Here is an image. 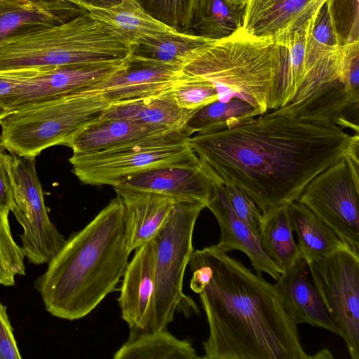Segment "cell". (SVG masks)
<instances>
[{
    "label": "cell",
    "instance_id": "obj_28",
    "mask_svg": "<svg viewBox=\"0 0 359 359\" xmlns=\"http://www.w3.org/2000/svg\"><path fill=\"white\" fill-rule=\"evenodd\" d=\"M114 359H198L187 340L175 337L166 329L129 337L114 354Z\"/></svg>",
    "mask_w": 359,
    "mask_h": 359
},
{
    "label": "cell",
    "instance_id": "obj_19",
    "mask_svg": "<svg viewBox=\"0 0 359 359\" xmlns=\"http://www.w3.org/2000/svg\"><path fill=\"white\" fill-rule=\"evenodd\" d=\"M114 189L123 206L128 246L132 252L156 236L178 199L147 191Z\"/></svg>",
    "mask_w": 359,
    "mask_h": 359
},
{
    "label": "cell",
    "instance_id": "obj_40",
    "mask_svg": "<svg viewBox=\"0 0 359 359\" xmlns=\"http://www.w3.org/2000/svg\"><path fill=\"white\" fill-rule=\"evenodd\" d=\"M311 358H333V356L328 349H323L316 354L311 355Z\"/></svg>",
    "mask_w": 359,
    "mask_h": 359
},
{
    "label": "cell",
    "instance_id": "obj_10",
    "mask_svg": "<svg viewBox=\"0 0 359 359\" xmlns=\"http://www.w3.org/2000/svg\"><path fill=\"white\" fill-rule=\"evenodd\" d=\"M352 359H359V252L348 244L307 264Z\"/></svg>",
    "mask_w": 359,
    "mask_h": 359
},
{
    "label": "cell",
    "instance_id": "obj_33",
    "mask_svg": "<svg viewBox=\"0 0 359 359\" xmlns=\"http://www.w3.org/2000/svg\"><path fill=\"white\" fill-rule=\"evenodd\" d=\"M171 90L179 105L189 110H198L217 101V94L210 86L196 77L183 75L175 83Z\"/></svg>",
    "mask_w": 359,
    "mask_h": 359
},
{
    "label": "cell",
    "instance_id": "obj_16",
    "mask_svg": "<svg viewBox=\"0 0 359 359\" xmlns=\"http://www.w3.org/2000/svg\"><path fill=\"white\" fill-rule=\"evenodd\" d=\"M327 0H247L242 28L250 35L281 44L306 26Z\"/></svg>",
    "mask_w": 359,
    "mask_h": 359
},
{
    "label": "cell",
    "instance_id": "obj_31",
    "mask_svg": "<svg viewBox=\"0 0 359 359\" xmlns=\"http://www.w3.org/2000/svg\"><path fill=\"white\" fill-rule=\"evenodd\" d=\"M25 255L11 231L8 214L0 212V285L12 286L25 274Z\"/></svg>",
    "mask_w": 359,
    "mask_h": 359
},
{
    "label": "cell",
    "instance_id": "obj_38",
    "mask_svg": "<svg viewBox=\"0 0 359 359\" xmlns=\"http://www.w3.org/2000/svg\"><path fill=\"white\" fill-rule=\"evenodd\" d=\"M79 6L83 8L87 7L107 8L116 6L122 0H65Z\"/></svg>",
    "mask_w": 359,
    "mask_h": 359
},
{
    "label": "cell",
    "instance_id": "obj_29",
    "mask_svg": "<svg viewBox=\"0 0 359 359\" xmlns=\"http://www.w3.org/2000/svg\"><path fill=\"white\" fill-rule=\"evenodd\" d=\"M246 1L208 0L204 12L193 22L189 32L210 39L232 35L243 27Z\"/></svg>",
    "mask_w": 359,
    "mask_h": 359
},
{
    "label": "cell",
    "instance_id": "obj_41",
    "mask_svg": "<svg viewBox=\"0 0 359 359\" xmlns=\"http://www.w3.org/2000/svg\"><path fill=\"white\" fill-rule=\"evenodd\" d=\"M11 111L0 100V121Z\"/></svg>",
    "mask_w": 359,
    "mask_h": 359
},
{
    "label": "cell",
    "instance_id": "obj_24",
    "mask_svg": "<svg viewBox=\"0 0 359 359\" xmlns=\"http://www.w3.org/2000/svg\"><path fill=\"white\" fill-rule=\"evenodd\" d=\"M85 10L132 48L145 36L177 31L153 18L137 0H122L111 7L90 6Z\"/></svg>",
    "mask_w": 359,
    "mask_h": 359
},
{
    "label": "cell",
    "instance_id": "obj_2",
    "mask_svg": "<svg viewBox=\"0 0 359 359\" xmlns=\"http://www.w3.org/2000/svg\"><path fill=\"white\" fill-rule=\"evenodd\" d=\"M210 278L199 293L209 328L204 359H311L275 285L217 245L199 250Z\"/></svg>",
    "mask_w": 359,
    "mask_h": 359
},
{
    "label": "cell",
    "instance_id": "obj_9",
    "mask_svg": "<svg viewBox=\"0 0 359 359\" xmlns=\"http://www.w3.org/2000/svg\"><path fill=\"white\" fill-rule=\"evenodd\" d=\"M206 205L177 200L168 219L154 238L156 243L155 293L152 332L165 330L183 303L196 306L182 290L187 266L194 251L196 222Z\"/></svg>",
    "mask_w": 359,
    "mask_h": 359
},
{
    "label": "cell",
    "instance_id": "obj_22",
    "mask_svg": "<svg viewBox=\"0 0 359 359\" xmlns=\"http://www.w3.org/2000/svg\"><path fill=\"white\" fill-rule=\"evenodd\" d=\"M84 11L79 6L61 0L0 1V40L35 27L64 23Z\"/></svg>",
    "mask_w": 359,
    "mask_h": 359
},
{
    "label": "cell",
    "instance_id": "obj_12",
    "mask_svg": "<svg viewBox=\"0 0 359 359\" xmlns=\"http://www.w3.org/2000/svg\"><path fill=\"white\" fill-rule=\"evenodd\" d=\"M297 201L359 252V182L344 158L313 179Z\"/></svg>",
    "mask_w": 359,
    "mask_h": 359
},
{
    "label": "cell",
    "instance_id": "obj_37",
    "mask_svg": "<svg viewBox=\"0 0 359 359\" xmlns=\"http://www.w3.org/2000/svg\"><path fill=\"white\" fill-rule=\"evenodd\" d=\"M10 154L0 147V212L9 214L14 203L13 189L9 172Z\"/></svg>",
    "mask_w": 359,
    "mask_h": 359
},
{
    "label": "cell",
    "instance_id": "obj_39",
    "mask_svg": "<svg viewBox=\"0 0 359 359\" xmlns=\"http://www.w3.org/2000/svg\"><path fill=\"white\" fill-rule=\"evenodd\" d=\"M207 2L208 0H194L191 25L203 14Z\"/></svg>",
    "mask_w": 359,
    "mask_h": 359
},
{
    "label": "cell",
    "instance_id": "obj_42",
    "mask_svg": "<svg viewBox=\"0 0 359 359\" xmlns=\"http://www.w3.org/2000/svg\"><path fill=\"white\" fill-rule=\"evenodd\" d=\"M0 1L25 3V2H32V1H41V0H0ZM61 1H65V0H61Z\"/></svg>",
    "mask_w": 359,
    "mask_h": 359
},
{
    "label": "cell",
    "instance_id": "obj_35",
    "mask_svg": "<svg viewBox=\"0 0 359 359\" xmlns=\"http://www.w3.org/2000/svg\"><path fill=\"white\" fill-rule=\"evenodd\" d=\"M51 67L20 68L0 70V100L13 96L28 80Z\"/></svg>",
    "mask_w": 359,
    "mask_h": 359
},
{
    "label": "cell",
    "instance_id": "obj_32",
    "mask_svg": "<svg viewBox=\"0 0 359 359\" xmlns=\"http://www.w3.org/2000/svg\"><path fill=\"white\" fill-rule=\"evenodd\" d=\"M153 18L180 32H189L194 0H137Z\"/></svg>",
    "mask_w": 359,
    "mask_h": 359
},
{
    "label": "cell",
    "instance_id": "obj_18",
    "mask_svg": "<svg viewBox=\"0 0 359 359\" xmlns=\"http://www.w3.org/2000/svg\"><path fill=\"white\" fill-rule=\"evenodd\" d=\"M206 208L214 215L220 228L217 247L226 252L241 250L248 256L257 273H266L275 280L279 278L282 271L263 250L259 234L236 215L222 184L212 181Z\"/></svg>",
    "mask_w": 359,
    "mask_h": 359
},
{
    "label": "cell",
    "instance_id": "obj_30",
    "mask_svg": "<svg viewBox=\"0 0 359 359\" xmlns=\"http://www.w3.org/2000/svg\"><path fill=\"white\" fill-rule=\"evenodd\" d=\"M259 115L252 105L238 99L215 101L197 110L186 126L193 133H205L230 128L239 121Z\"/></svg>",
    "mask_w": 359,
    "mask_h": 359
},
{
    "label": "cell",
    "instance_id": "obj_25",
    "mask_svg": "<svg viewBox=\"0 0 359 359\" xmlns=\"http://www.w3.org/2000/svg\"><path fill=\"white\" fill-rule=\"evenodd\" d=\"M293 231L298 236V248L306 264L323 257L346 244L316 215L297 201L287 205Z\"/></svg>",
    "mask_w": 359,
    "mask_h": 359
},
{
    "label": "cell",
    "instance_id": "obj_21",
    "mask_svg": "<svg viewBox=\"0 0 359 359\" xmlns=\"http://www.w3.org/2000/svg\"><path fill=\"white\" fill-rule=\"evenodd\" d=\"M175 130L177 129L126 119L100 118L75 134L67 146L74 154H89L124 146Z\"/></svg>",
    "mask_w": 359,
    "mask_h": 359
},
{
    "label": "cell",
    "instance_id": "obj_15",
    "mask_svg": "<svg viewBox=\"0 0 359 359\" xmlns=\"http://www.w3.org/2000/svg\"><path fill=\"white\" fill-rule=\"evenodd\" d=\"M182 76L178 67L130 55L119 70L86 89L99 91L110 105H114L168 90Z\"/></svg>",
    "mask_w": 359,
    "mask_h": 359
},
{
    "label": "cell",
    "instance_id": "obj_8",
    "mask_svg": "<svg viewBox=\"0 0 359 359\" xmlns=\"http://www.w3.org/2000/svg\"><path fill=\"white\" fill-rule=\"evenodd\" d=\"M185 126L168 133L121 147L89 154H74L69 161L72 172L88 185L116 186L126 178L147 170L186 165L198 160Z\"/></svg>",
    "mask_w": 359,
    "mask_h": 359
},
{
    "label": "cell",
    "instance_id": "obj_4",
    "mask_svg": "<svg viewBox=\"0 0 359 359\" xmlns=\"http://www.w3.org/2000/svg\"><path fill=\"white\" fill-rule=\"evenodd\" d=\"M288 62L286 46L272 38L250 35L241 28L199 48L181 72L206 82L218 101L238 98L262 114L269 111V96L283 87Z\"/></svg>",
    "mask_w": 359,
    "mask_h": 359
},
{
    "label": "cell",
    "instance_id": "obj_26",
    "mask_svg": "<svg viewBox=\"0 0 359 359\" xmlns=\"http://www.w3.org/2000/svg\"><path fill=\"white\" fill-rule=\"evenodd\" d=\"M212 40L189 32H165L141 39L130 55L181 69L199 48Z\"/></svg>",
    "mask_w": 359,
    "mask_h": 359
},
{
    "label": "cell",
    "instance_id": "obj_3",
    "mask_svg": "<svg viewBox=\"0 0 359 359\" xmlns=\"http://www.w3.org/2000/svg\"><path fill=\"white\" fill-rule=\"evenodd\" d=\"M130 252L123 206L117 196L66 240L35 280L46 310L68 320L89 314L114 290Z\"/></svg>",
    "mask_w": 359,
    "mask_h": 359
},
{
    "label": "cell",
    "instance_id": "obj_27",
    "mask_svg": "<svg viewBox=\"0 0 359 359\" xmlns=\"http://www.w3.org/2000/svg\"><path fill=\"white\" fill-rule=\"evenodd\" d=\"M259 236L263 250L282 273L302 257L293 238L287 205L263 214Z\"/></svg>",
    "mask_w": 359,
    "mask_h": 359
},
{
    "label": "cell",
    "instance_id": "obj_23",
    "mask_svg": "<svg viewBox=\"0 0 359 359\" xmlns=\"http://www.w3.org/2000/svg\"><path fill=\"white\" fill-rule=\"evenodd\" d=\"M171 88L140 100L110 105L100 118L126 119L170 129L182 128L197 110L180 107Z\"/></svg>",
    "mask_w": 359,
    "mask_h": 359
},
{
    "label": "cell",
    "instance_id": "obj_1",
    "mask_svg": "<svg viewBox=\"0 0 359 359\" xmlns=\"http://www.w3.org/2000/svg\"><path fill=\"white\" fill-rule=\"evenodd\" d=\"M189 143L212 181L239 187L263 215L297 201L313 179L359 144V135L283 106L197 133Z\"/></svg>",
    "mask_w": 359,
    "mask_h": 359
},
{
    "label": "cell",
    "instance_id": "obj_17",
    "mask_svg": "<svg viewBox=\"0 0 359 359\" xmlns=\"http://www.w3.org/2000/svg\"><path fill=\"white\" fill-rule=\"evenodd\" d=\"M114 187L151 191L178 200L198 201L207 205L212 181L198 158L189 164L159 168L133 175Z\"/></svg>",
    "mask_w": 359,
    "mask_h": 359
},
{
    "label": "cell",
    "instance_id": "obj_11",
    "mask_svg": "<svg viewBox=\"0 0 359 359\" xmlns=\"http://www.w3.org/2000/svg\"><path fill=\"white\" fill-rule=\"evenodd\" d=\"M14 203L11 211L23 232L22 249L31 264H48L66 242L51 222L35 168V157L12 154L9 158Z\"/></svg>",
    "mask_w": 359,
    "mask_h": 359
},
{
    "label": "cell",
    "instance_id": "obj_13",
    "mask_svg": "<svg viewBox=\"0 0 359 359\" xmlns=\"http://www.w3.org/2000/svg\"><path fill=\"white\" fill-rule=\"evenodd\" d=\"M123 276L117 299L129 337L152 332L155 293L156 243L154 238L135 250Z\"/></svg>",
    "mask_w": 359,
    "mask_h": 359
},
{
    "label": "cell",
    "instance_id": "obj_14",
    "mask_svg": "<svg viewBox=\"0 0 359 359\" xmlns=\"http://www.w3.org/2000/svg\"><path fill=\"white\" fill-rule=\"evenodd\" d=\"M128 57L116 61L50 67L28 80L1 102L11 111L27 102L88 88L119 70Z\"/></svg>",
    "mask_w": 359,
    "mask_h": 359
},
{
    "label": "cell",
    "instance_id": "obj_7",
    "mask_svg": "<svg viewBox=\"0 0 359 359\" xmlns=\"http://www.w3.org/2000/svg\"><path fill=\"white\" fill-rule=\"evenodd\" d=\"M359 0H327L309 20L291 102L321 87L342 83L359 58Z\"/></svg>",
    "mask_w": 359,
    "mask_h": 359
},
{
    "label": "cell",
    "instance_id": "obj_5",
    "mask_svg": "<svg viewBox=\"0 0 359 359\" xmlns=\"http://www.w3.org/2000/svg\"><path fill=\"white\" fill-rule=\"evenodd\" d=\"M131 50L86 11L64 23L35 27L0 40V70L121 60Z\"/></svg>",
    "mask_w": 359,
    "mask_h": 359
},
{
    "label": "cell",
    "instance_id": "obj_20",
    "mask_svg": "<svg viewBox=\"0 0 359 359\" xmlns=\"http://www.w3.org/2000/svg\"><path fill=\"white\" fill-rule=\"evenodd\" d=\"M306 267L301 257L276 280L275 286L283 305L297 325L307 323L338 334L316 287L307 278Z\"/></svg>",
    "mask_w": 359,
    "mask_h": 359
},
{
    "label": "cell",
    "instance_id": "obj_34",
    "mask_svg": "<svg viewBox=\"0 0 359 359\" xmlns=\"http://www.w3.org/2000/svg\"><path fill=\"white\" fill-rule=\"evenodd\" d=\"M225 194L236 215L259 234L262 212L255 202L241 189L223 185Z\"/></svg>",
    "mask_w": 359,
    "mask_h": 359
},
{
    "label": "cell",
    "instance_id": "obj_36",
    "mask_svg": "<svg viewBox=\"0 0 359 359\" xmlns=\"http://www.w3.org/2000/svg\"><path fill=\"white\" fill-rule=\"evenodd\" d=\"M20 358L22 356L7 314L6 306L0 302V359Z\"/></svg>",
    "mask_w": 359,
    "mask_h": 359
},
{
    "label": "cell",
    "instance_id": "obj_6",
    "mask_svg": "<svg viewBox=\"0 0 359 359\" xmlns=\"http://www.w3.org/2000/svg\"><path fill=\"white\" fill-rule=\"evenodd\" d=\"M110 106L99 91L83 89L27 102L0 121V147L12 154L35 157L99 119Z\"/></svg>",
    "mask_w": 359,
    "mask_h": 359
}]
</instances>
